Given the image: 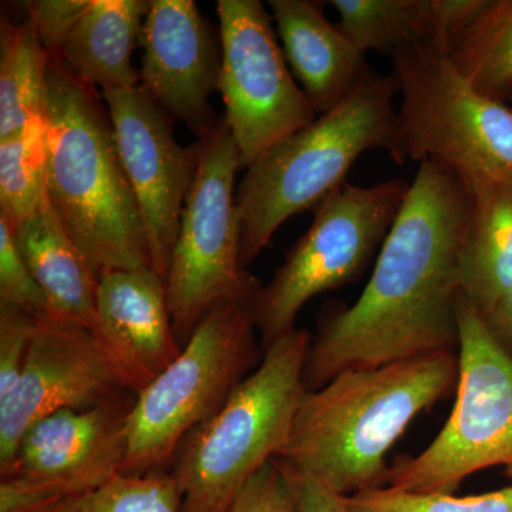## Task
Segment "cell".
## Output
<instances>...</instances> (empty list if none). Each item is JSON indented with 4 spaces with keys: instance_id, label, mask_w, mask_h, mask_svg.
<instances>
[{
    "instance_id": "obj_9",
    "label": "cell",
    "mask_w": 512,
    "mask_h": 512,
    "mask_svg": "<svg viewBox=\"0 0 512 512\" xmlns=\"http://www.w3.org/2000/svg\"><path fill=\"white\" fill-rule=\"evenodd\" d=\"M458 382L447 423L419 456L390 466L387 487L454 494L466 478L504 467L512 480V357L495 342L480 312L457 296Z\"/></svg>"
},
{
    "instance_id": "obj_24",
    "label": "cell",
    "mask_w": 512,
    "mask_h": 512,
    "mask_svg": "<svg viewBox=\"0 0 512 512\" xmlns=\"http://www.w3.org/2000/svg\"><path fill=\"white\" fill-rule=\"evenodd\" d=\"M45 114L18 133L0 138V215L18 228L45 202Z\"/></svg>"
},
{
    "instance_id": "obj_3",
    "label": "cell",
    "mask_w": 512,
    "mask_h": 512,
    "mask_svg": "<svg viewBox=\"0 0 512 512\" xmlns=\"http://www.w3.org/2000/svg\"><path fill=\"white\" fill-rule=\"evenodd\" d=\"M45 126L47 200L97 275L153 268L103 94L53 56Z\"/></svg>"
},
{
    "instance_id": "obj_23",
    "label": "cell",
    "mask_w": 512,
    "mask_h": 512,
    "mask_svg": "<svg viewBox=\"0 0 512 512\" xmlns=\"http://www.w3.org/2000/svg\"><path fill=\"white\" fill-rule=\"evenodd\" d=\"M478 92L500 100L512 90V0L490 2L450 55Z\"/></svg>"
},
{
    "instance_id": "obj_13",
    "label": "cell",
    "mask_w": 512,
    "mask_h": 512,
    "mask_svg": "<svg viewBox=\"0 0 512 512\" xmlns=\"http://www.w3.org/2000/svg\"><path fill=\"white\" fill-rule=\"evenodd\" d=\"M101 94L146 229L151 266L165 282L197 171V146L184 147L175 140L173 121L140 87Z\"/></svg>"
},
{
    "instance_id": "obj_10",
    "label": "cell",
    "mask_w": 512,
    "mask_h": 512,
    "mask_svg": "<svg viewBox=\"0 0 512 512\" xmlns=\"http://www.w3.org/2000/svg\"><path fill=\"white\" fill-rule=\"evenodd\" d=\"M409 185L389 180L360 187L346 181L320 202L311 227L252 305L264 350L296 329L299 312L312 298L366 271L397 220Z\"/></svg>"
},
{
    "instance_id": "obj_33",
    "label": "cell",
    "mask_w": 512,
    "mask_h": 512,
    "mask_svg": "<svg viewBox=\"0 0 512 512\" xmlns=\"http://www.w3.org/2000/svg\"><path fill=\"white\" fill-rule=\"evenodd\" d=\"M480 316L495 342L504 349V352H510L512 348V285L490 309L480 313ZM510 356L512 357V352Z\"/></svg>"
},
{
    "instance_id": "obj_16",
    "label": "cell",
    "mask_w": 512,
    "mask_h": 512,
    "mask_svg": "<svg viewBox=\"0 0 512 512\" xmlns=\"http://www.w3.org/2000/svg\"><path fill=\"white\" fill-rule=\"evenodd\" d=\"M97 316L96 338L133 393L160 376L183 349L175 335L164 279L153 268L101 274Z\"/></svg>"
},
{
    "instance_id": "obj_32",
    "label": "cell",
    "mask_w": 512,
    "mask_h": 512,
    "mask_svg": "<svg viewBox=\"0 0 512 512\" xmlns=\"http://www.w3.org/2000/svg\"><path fill=\"white\" fill-rule=\"evenodd\" d=\"M284 474L298 512H349L345 497L328 490L308 473L288 461L274 458Z\"/></svg>"
},
{
    "instance_id": "obj_22",
    "label": "cell",
    "mask_w": 512,
    "mask_h": 512,
    "mask_svg": "<svg viewBox=\"0 0 512 512\" xmlns=\"http://www.w3.org/2000/svg\"><path fill=\"white\" fill-rule=\"evenodd\" d=\"M339 28L360 53L392 57L413 43L429 42L430 0H332Z\"/></svg>"
},
{
    "instance_id": "obj_26",
    "label": "cell",
    "mask_w": 512,
    "mask_h": 512,
    "mask_svg": "<svg viewBox=\"0 0 512 512\" xmlns=\"http://www.w3.org/2000/svg\"><path fill=\"white\" fill-rule=\"evenodd\" d=\"M349 512H512V485L480 495L414 494L377 488L345 497Z\"/></svg>"
},
{
    "instance_id": "obj_12",
    "label": "cell",
    "mask_w": 512,
    "mask_h": 512,
    "mask_svg": "<svg viewBox=\"0 0 512 512\" xmlns=\"http://www.w3.org/2000/svg\"><path fill=\"white\" fill-rule=\"evenodd\" d=\"M131 392L94 333L69 320H37L25 369L0 402V477L26 431L50 414L87 409Z\"/></svg>"
},
{
    "instance_id": "obj_19",
    "label": "cell",
    "mask_w": 512,
    "mask_h": 512,
    "mask_svg": "<svg viewBox=\"0 0 512 512\" xmlns=\"http://www.w3.org/2000/svg\"><path fill=\"white\" fill-rule=\"evenodd\" d=\"M151 0H87L79 18L53 55L101 92L134 89L133 64Z\"/></svg>"
},
{
    "instance_id": "obj_2",
    "label": "cell",
    "mask_w": 512,
    "mask_h": 512,
    "mask_svg": "<svg viewBox=\"0 0 512 512\" xmlns=\"http://www.w3.org/2000/svg\"><path fill=\"white\" fill-rule=\"evenodd\" d=\"M457 382L458 350L340 373L305 393L275 458L343 497L387 487V454L410 423L446 399Z\"/></svg>"
},
{
    "instance_id": "obj_34",
    "label": "cell",
    "mask_w": 512,
    "mask_h": 512,
    "mask_svg": "<svg viewBox=\"0 0 512 512\" xmlns=\"http://www.w3.org/2000/svg\"><path fill=\"white\" fill-rule=\"evenodd\" d=\"M511 92H512V90H511Z\"/></svg>"
},
{
    "instance_id": "obj_7",
    "label": "cell",
    "mask_w": 512,
    "mask_h": 512,
    "mask_svg": "<svg viewBox=\"0 0 512 512\" xmlns=\"http://www.w3.org/2000/svg\"><path fill=\"white\" fill-rule=\"evenodd\" d=\"M251 306L212 309L180 355L140 393L127 423V456L120 474L165 470L185 437L214 416L259 365Z\"/></svg>"
},
{
    "instance_id": "obj_20",
    "label": "cell",
    "mask_w": 512,
    "mask_h": 512,
    "mask_svg": "<svg viewBox=\"0 0 512 512\" xmlns=\"http://www.w3.org/2000/svg\"><path fill=\"white\" fill-rule=\"evenodd\" d=\"M460 291L483 313L512 285V181L470 188Z\"/></svg>"
},
{
    "instance_id": "obj_11",
    "label": "cell",
    "mask_w": 512,
    "mask_h": 512,
    "mask_svg": "<svg viewBox=\"0 0 512 512\" xmlns=\"http://www.w3.org/2000/svg\"><path fill=\"white\" fill-rule=\"evenodd\" d=\"M225 106L241 168L316 120L279 45L272 15L259 0H218Z\"/></svg>"
},
{
    "instance_id": "obj_1",
    "label": "cell",
    "mask_w": 512,
    "mask_h": 512,
    "mask_svg": "<svg viewBox=\"0 0 512 512\" xmlns=\"http://www.w3.org/2000/svg\"><path fill=\"white\" fill-rule=\"evenodd\" d=\"M470 197V187L453 171L433 161L419 164L362 295L320 315L306 359L308 392L348 370L458 350Z\"/></svg>"
},
{
    "instance_id": "obj_25",
    "label": "cell",
    "mask_w": 512,
    "mask_h": 512,
    "mask_svg": "<svg viewBox=\"0 0 512 512\" xmlns=\"http://www.w3.org/2000/svg\"><path fill=\"white\" fill-rule=\"evenodd\" d=\"M55 512H183V493L171 471L117 474L96 490L67 498Z\"/></svg>"
},
{
    "instance_id": "obj_28",
    "label": "cell",
    "mask_w": 512,
    "mask_h": 512,
    "mask_svg": "<svg viewBox=\"0 0 512 512\" xmlns=\"http://www.w3.org/2000/svg\"><path fill=\"white\" fill-rule=\"evenodd\" d=\"M36 322L28 313L0 303V402L8 399L22 376Z\"/></svg>"
},
{
    "instance_id": "obj_27",
    "label": "cell",
    "mask_w": 512,
    "mask_h": 512,
    "mask_svg": "<svg viewBox=\"0 0 512 512\" xmlns=\"http://www.w3.org/2000/svg\"><path fill=\"white\" fill-rule=\"evenodd\" d=\"M0 303L28 313L33 319L53 318L49 299L42 291L16 245L13 228L0 215Z\"/></svg>"
},
{
    "instance_id": "obj_6",
    "label": "cell",
    "mask_w": 512,
    "mask_h": 512,
    "mask_svg": "<svg viewBox=\"0 0 512 512\" xmlns=\"http://www.w3.org/2000/svg\"><path fill=\"white\" fill-rule=\"evenodd\" d=\"M402 164L433 161L473 188L512 181V109L478 92L429 42L392 57Z\"/></svg>"
},
{
    "instance_id": "obj_18",
    "label": "cell",
    "mask_w": 512,
    "mask_h": 512,
    "mask_svg": "<svg viewBox=\"0 0 512 512\" xmlns=\"http://www.w3.org/2000/svg\"><path fill=\"white\" fill-rule=\"evenodd\" d=\"M13 234L29 271L49 299L53 318L77 323L97 336L99 275L49 200Z\"/></svg>"
},
{
    "instance_id": "obj_14",
    "label": "cell",
    "mask_w": 512,
    "mask_h": 512,
    "mask_svg": "<svg viewBox=\"0 0 512 512\" xmlns=\"http://www.w3.org/2000/svg\"><path fill=\"white\" fill-rule=\"evenodd\" d=\"M131 394L136 393L37 421L20 440L2 478L32 485L59 503L107 483L126 461L128 414L136 402Z\"/></svg>"
},
{
    "instance_id": "obj_31",
    "label": "cell",
    "mask_w": 512,
    "mask_h": 512,
    "mask_svg": "<svg viewBox=\"0 0 512 512\" xmlns=\"http://www.w3.org/2000/svg\"><path fill=\"white\" fill-rule=\"evenodd\" d=\"M87 0H35L23 3L26 20L35 29L50 56L62 46L64 37L79 18Z\"/></svg>"
},
{
    "instance_id": "obj_8",
    "label": "cell",
    "mask_w": 512,
    "mask_h": 512,
    "mask_svg": "<svg viewBox=\"0 0 512 512\" xmlns=\"http://www.w3.org/2000/svg\"><path fill=\"white\" fill-rule=\"evenodd\" d=\"M197 171L165 276L175 335L185 346L202 319L224 303L254 305L261 282L241 261L235 180L237 144L225 119L198 140Z\"/></svg>"
},
{
    "instance_id": "obj_17",
    "label": "cell",
    "mask_w": 512,
    "mask_h": 512,
    "mask_svg": "<svg viewBox=\"0 0 512 512\" xmlns=\"http://www.w3.org/2000/svg\"><path fill=\"white\" fill-rule=\"evenodd\" d=\"M282 50L316 113L339 106L372 67L318 0H269Z\"/></svg>"
},
{
    "instance_id": "obj_15",
    "label": "cell",
    "mask_w": 512,
    "mask_h": 512,
    "mask_svg": "<svg viewBox=\"0 0 512 512\" xmlns=\"http://www.w3.org/2000/svg\"><path fill=\"white\" fill-rule=\"evenodd\" d=\"M140 89L171 120L201 138L218 120L210 107L218 90L221 50L192 0H151L141 30Z\"/></svg>"
},
{
    "instance_id": "obj_29",
    "label": "cell",
    "mask_w": 512,
    "mask_h": 512,
    "mask_svg": "<svg viewBox=\"0 0 512 512\" xmlns=\"http://www.w3.org/2000/svg\"><path fill=\"white\" fill-rule=\"evenodd\" d=\"M488 3V0H430L429 43L451 55Z\"/></svg>"
},
{
    "instance_id": "obj_5",
    "label": "cell",
    "mask_w": 512,
    "mask_h": 512,
    "mask_svg": "<svg viewBox=\"0 0 512 512\" xmlns=\"http://www.w3.org/2000/svg\"><path fill=\"white\" fill-rule=\"evenodd\" d=\"M311 342L308 330L298 328L275 340L224 406L185 437L171 470L183 512H228L248 481L284 450L308 392Z\"/></svg>"
},
{
    "instance_id": "obj_30",
    "label": "cell",
    "mask_w": 512,
    "mask_h": 512,
    "mask_svg": "<svg viewBox=\"0 0 512 512\" xmlns=\"http://www.w3.org/2000/svg\"><path fill=\"white\" fill-rule=\"evenodd\" d=\"M228 512H298L274 458L248 481Z\"/></svg>"
},
{
    "instance_id": "obj_4",
    "label": "cell",
    "mask_w": 512,
    "mask_h": 512,
    "mask_svg": "<svg viewBox=\"0 0 512 512\" xmlns=\"http://www.w3.org/2000/svg\"><path fill=\"white\" fill-rule=\"evenodd\" d=\"M396 96L393 74L370 69L339 106L249 165L237 190L245 268L289 218L315 210L345 184L350 168L366 151H387L402 164Z\"/></svg>"
},
{
    "instance_id": "obj_21",
    "label": "cell",
    "mask_w": 512,
    "mask_h": 512,
    "mask_svg": "<svg viewBox=\"0 0 512 512\" xmlns=\"http://www.w3.org/2000/svg\"><path fill=\"white\" fill-rule=\"evenodd\" d=\"M0 138L12 136L45 114L50 55L28 20L2 16Z\"/></svg>"
}]
</instances>
